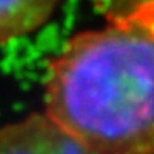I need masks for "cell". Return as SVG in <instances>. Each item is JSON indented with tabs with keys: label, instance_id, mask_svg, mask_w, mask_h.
<instances>
[{
	"label": "cell",
	"instance_id": "cell-1",
	"mask_svg": "<svg viewBox=\"0 0 154 154\" xmlns=\"http://www.w3.org/2000/svg\"><path fill=\"white\" fill-rule=\"evenodd\" d=\"M44 109L96 153L154 154V10L69 38Z\"/></svg>",
	"mask_w": 154,
	"mask_h": 154
},
{
	"label": "cell",
	"instance_id": "cell-2",
	"mask_svg": "<svg viewBox=\"0 0 154 154\" xmlns=\"http://www.w3.org/2000/svg\"><path fill=\"white\" fill-rule=\"evenodd\" d=\"M0 154H99L46 111L0 127Z\"/></svg>",
	"mask_w": 154,
	"mask_h": 154
},
{
	"label": "cell",
	"instance_id": "cell-3",
	"mask_svg": "<svg viewBox=\"0 0 154 154\" xmlns=\"http://www.w3.org/2000/svg\"><path fill=\"white\" fill-rule=\"evenodd\" d=\"M63 0H0V44L37 32Z\"/></svg>",
	"mask_w": 154,
	"mask_h": 154
},
{
	"label": "cell",
	"instance_id": "cell-4",
	"mask_svg": "<svg viewBox=\"0 0 154 154\" xmlns=\"http://www.w3.org/2000/svg\"><path fill=\"white\" fill-rule=\"evenodd\" d=\"M93 5L107 23L126 20L141 11L154 10V0H93Z\"/></svg>",
	"mask_w": 154,
	"mask_h": 154
}]
</instances>
